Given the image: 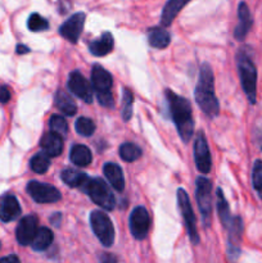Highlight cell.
Listing matches in <instances>:
<instances>
[{"label": "cell", "mask_w": 262, "mask_h": 263, "mask_svg": "<svg viewBox=\"0 0 262 263\" xmlns=\"http://www.w3.org/2000/svg\"><path fill=\"white\" fill-rule=\"evenodd\" d=\"M195 102L198 107L208 116L216 117L220 110V104L215 95V77L210 64L203 63L200 66L199 79L195 86Z\"/></svg>", "instance_id": "cell-1"}, {"label": "cell", "mask_w": 262, "mask_h": 263, "mask_svg": "<svg viewBox=\"0 0 262 263\" xmlns=\"http://www.w3.org/2000/svg\"><path fill=\"white\" fill-rule=\"evenodd\" d=\"M166 98L170 107V113H171L175 126L179 131L180 138L185 143H189L193 133H194V121L192 117V105H190L189 100L175 94L171 90H167Z\"/></svg>", "instance_id": "cell-2"}, {"label": "cell", "mask_w": 262, "mask_h": 263, "mask_svg": "<svg viewBox=\"0 0 262 263\" xmlns=\"http://www.w3.org/2000/svg\"><path fill=\"white\" fill-rule=\"evenodd\" d=\"M236 63H238L241 87H243L249 103L254 104L257 100V69L253 61H252L248 48H241L238 51Z\"/></svg>", "instance_id": "cell-3"}, {"label": "cell", "mask_w": 262, "mask_h": 263, "mask_svg": "<svg viewBox=\"0 0 262 263\" xmlns=\"http://www.w3.org/2000/svg\"><path fill=\"white\" fill-rule=\"evenodd\" d=\"M82 190L87 193L92 202L105 211H112L116 205L115 195L110 192L109 186L100 179H90L82 186Z\"/></svg>", "instance_id": "cell-4"}, {"label": "cell", "mask_w": 262, "mask_h": 263, "mask_svg": "<svg viewBox=\"0 0 262 263\" xmlns=\"http://www.w3.org/2000/svg\"><path fill=\"white\" fill-rule=\"evenodd\" d=\"M90 225L98 240L104 247H110L115 241V228L112 221L102 211H94L90 215Z\"/></svg>", "instance_id": "cell-5"}, {"label": "cell", "mask_w": 262, "mask_h": 263, "mask_svg": "<svg viewBox=\"0 0 262 263\" xmlns=\"http://www.w3.org/2000/svg\"><path fill=\"white\" fill-rule=\"evenodd\" d=\"M197 202L205 226H210L212 215V184L203 176L197 179Z\"/></svg>", "instance_id": "cell-6"}, {"label": "cell", "mask_w": 262, "mask_h": 263, "mask_svg": "<svg viewBox=\"0 0 262 263\" xmlns=\"http://www.w3.org/2000/svg\"><path fill=\"white\" fill-rule=\"evenodd\" d=\"M177 203H179L180 212H181L182 218H184L185 226L189 233L190 241L193 244L199 243V235H198L197 225H195V216L193 212L192 204H190V199L188 197L186 192L184 189L177 190Z\"/></svg>", "instance_id": "cell-7"}, {"label": "cell", "mask_w": 262, "mask_h": 263, "mask_svg": "<svg viewBox=\"0 0 262 263\" xmlns=\"http://www.w3.org/2000/svg\"><path fill=\"white\" fill-rule=\"evenodd\" d=\"M27 192L36 203H55L62 198L57 187L45 182L30 181L27 184Z\"/></svg>", "instance_id": "cell-8"}, {"label": "cell", "mask_w": 262, "mask_h": 263, "mask_svg": "<svg viewBox=\"0 0 262 263\" xmlns=\"http://www.w3.org/2000/svg\"><path fill=\"white\" fill-rule=\"evenodd\" d=\"M151 229V217L144 207H136L130 216V231L134 238L141 240L145 238Z\"/></svg>", "instance_id": "cell-9"}, {"label": "cell", "mask_w": 262, "mask_h": 263, "mask_svg": "<svg viewBox=\"0 0 262 263\" xmlns=\"http://www.w3.org/2000/svg\"><path fill=\"white\" fill-rule=\"evenodd\" d=\"M194 158L197 168L200 174H208L212 166V159H211L210 148H208L207 140L203 133H199L195 138L194 143Z\"/></svg>", "instance_id": "cell-10"}, {"label": "cell", "mask_w": 262, "mask_h": 263, "mask_svg": "<svg viewBox=\"0 0 262 263\" xmlns=\"http://www.w3.org/2000/svg\"><path fill=\"white\" fill-rule=\"evenodd\" d=\"M85 18H86V15L82 12L74 13L73 15H71V17L59 27V33H61V36H63V37L66 39V40H68L69 43L76 44L80 35H81L82 30H84Z\"/></svg>", "instance_id": "cell-11"}, {"label": "cell", "mask_w": 262, "mask_h": 263, "mask_svg": "<svg viewBox=\"0 0 262 263\" xmlns=\"http://www.w3.org/2000/svg\"><path fill=\"white\" fill-rule=\"evenodd\" d=\"M39 230V218L35 215H30L23 217L20 221L15 230V238L21 246L26 247L32 243L36 233Z\"/></svg>", "instance_id": "cell-12"}, {"label": "cell", "mask_w": 262, "mask_h": 263, "mask_svg": "<svg viewBox=\"0 0 262 263\" xmlns=\"http://www.w3.org/2000/svg\"><path fill=\"white\" fill-rule=\"evenodd\" d=\"M68 89L72 94L81 98L84 102H92V89L89 81L80 73L79 71H73L69 73L68 77Z\"/></svg>", "instance_id": "cell-13"}, {"label": "cell", "mask_w": 262, "mask_h": 263, "mask_svg": "<svg viewBox=\"0 0 262 263\" xmlns=\"http://www.w3.org/2000/svg\"><path fill=\"white\" fill-rule=\"evenodd\" d=\"M238 17L239 23L234 30V37L238 41H243L248 35L249 30L253 25V18H252L251 12H249L248 5L244 2H241L238 7Z\"/></svg>", "instance_id": "cell-14"}, {"label": "cell", "mask_w": 262, "mask_h": 263, "mask_svg": "<svg viewBox=\"0 0 262 263\" xmlns=\"http://www.w3.org/2000/svg\"><path fill=\"white\" fill-rule=\"evenodd\" d=\"M21 215V205L17 198L12 194H5L0 198V221L10 222Z\"/></svg>", "instance_id": "cell-15"}, {"label": "cell", "mask_w": 262, "mask_h": 263, "mask_svg": "<svg viewBox=\"0 0 262 263\" xmlns=\"http://www.w3.org/2000/svg\"><path fill=\"white\" fill-rule=\"evenodd\" d=\"M112 76L102 66L95 64L91 71V85L97 94L109 92L112 87Z\"/></svg>", "instance_id": "cell-16"}, {"label": "cell", "mask_w": 262, "mask_h": 263, "mask_svg": "<svg viewBox=\"0 0 262 263\" xmlns=\"http://www.w3.org/2000/svg\"><path fill=\"white\" fill-rule=\"evenodd\" d=\"M40 146L48 157H58L63 151V138L49 131L41 138Z\"/></svg>", "instance_id": "cell-17"}, {"label": "cell", "mask_w": 262, "mask_h": 263, "mask_svg": "<svg viewBox=\"0 0 262 263\" xmlns=\"http://www.w3.org/2000/svg\"><path fill=\"white\" fill-rule=\"evenodd\" d=\"M115 40L110 32H104L100 37L95 39L89 45V50L95 57H104L113 50Z\"/></svg>", "instance_id": "cell-18"}, {"label": "cell", "mask_w": 262, "mask_h": 263, "mask_svg": "<svg viewBox=\"0 0 262 263\" xmlns=\"http://www.w3.org/2000/svg\"><path fill=\"white\" fill-rule=\"evenodd\" d=\"M190 0H169L164 5L163 10H162L161 15V25L167 27L174 22L176 15L179 14L180 10L189 3Z\"/></svg>", "instance_id": "cell-19"}, {"label": "cell", "mask_w": 262, "mask_h": 263, "mask_svg": "<svg viewBox=\"0 0 262 263\" xmlns=\"http://www.w3.org/2000/svg\"><path fill=\"white\" fill-rule=\"evenodd\" d=\"M103 171H104V175L108 181H109V184L117 192H122L125 189V179H123L122 170H121V167L118 164L108 162L103 167Z\"/></svg>", "instance_id": "cell-20"}, {"label": "cell", "mask_w": 262, "mask_h": 263, "mask_svg": "<svg viewBox=\"0 0 262 263\" xmlns=\"http://www.w3.org/2000/svg\"><path fill=\"white\" fill-rule=\"evenodd\" d=\"M171 36L163 27H153L148 31V43L152 48L164 49L170 45Z\"/></svg>", "instance_id": "cell-21"}, {"label": "cell", "mask_w": 262, "mask_h": 263, "mask_svg": "<svg viewBox=\"0 0 262 263\" xmlns=\"http://www.w3.org/2000/svg\"><path fill=\"white\" fill-rule=\"evenodd\" d=\"M69 158L73 164L79 167H86L91 163L92 156L91 152L85 145H73L69 153Z\"/></svg>", "instance_id": "cell-22"}, {"label": "cell", "mask_w": 262, "mask_h": 263, "mask_svg": "<svg viewBox=\"0 0 262 263\" xmlns=\"http://www.w3.org/2000/svg\"><path fill=\"white\" fill-rule=\"evenodd\" d=\"M62 180L66 185H68L69 187H81L86 184V181L89 180V176L84 172L79 171V170H72L67 168L64 170L61 174Z\"/></svg>", "instance_id": "cell-23"}, {"label": "cell", "mask_w": 262, "mask_h": 263, "mask_svg": "<svg viewBox=\"0 0 262 263\" xmlns=\"http://www.w3.org/2000/svg\"><path fill=\"white\" fill-rule=\"evenodd\" d=\"M53 239L54 236L51 230H49L48 228H40L38 230V233H36L32 243H31V247H32L33 251L43 252L51 246Z\"/></svg>", "instance_id": "cell-24"}, {"label": "cell", "mask_w": 262, "mask_h": 263, "mask_svg": "<svg viewBox=\"0 0 262 263\" xmlns=\"http://www.w3.org/2000/svg\"><path fill=\"white\" fill-rule=\"evenodd\" d=\"M55 105L66 116H73L77 110L76 103L63 90H58L55 94Z\"/></svg>", "instance_id": "cell-25"}, {"label": "cell", "mask_w": 262, "mask_h": 263, "mask_svg": "<svg viewBox=\"0 0 262 263\" xmlns=\"http://www.w3.org/2000/svg\"><path fill=\"white\" fill-rule=\"evenodd\" d=\"M217 212L223 228L229 229V226H230L231 222H233L234 217H231L228 200H226L225 195H223L222 190L221 189H217Z\"/></svg>", "instance_id": "cell-26"}, {"label": "cell", "mask_w": 262, "mask_h": 263, "mask_svg": "<svg viewBox=\"0 0 262 263\" xmlns=\"http://www.w3.org/2000/svg\"><path fill=\"white\" fill-rule=\"evenodd\" d=\"M229 241H230V247L234 251H238V244L241 239V234H243V221L240 217H234L233 222L229 226Z\"/></svg>", "instance_id": "cell-27"}, {"label": "cell", "mask_w": 262, "mask_h": 263, "mask_svg": "<svg viewBox=\"0 0 262 263\" xmlns=\"http://www.w3.org/2000/svg\"><path fill=\"white\" fill-rule=\"evenodd\" d=\"M30 166L31 170H32L33 172H36V174H45L49 170V167H50V157L46 156L44 152L35 154V156L31 158Z\"/></svg>", "instance_id": "cell-28"}, {"label": "cell", "mask_w": 262, "mask_h": 263, "mask_svg": "<svg viewBox=\"0 0 262 263\" xmlns=\"http://www.w3.org/2000/svg\"><path fill=\"white\" fill-rule=\"evenodd\" d=\"M141 149L133 143H125L120 146V157L126 162H134L140 158Z\"/></svg>", "instance_id": "cell-29"}, {"label": "cell", "mask_w": 262, "mask_h": 263, "mask_svg": "<svg viewBox=\"0 0 262 263\" xmlns=\"http://www.w3.org/2000/svg\"><path fill=\"white\" fill-rule=\"evenodd\" d=\"M133 104H134V94L131 90H128L127 87L123 89V95H122V118L123 121L127 122L128 120L133 116Z\"/></svg>", "instance_id": "cell-30"}, {"label": "cell", "mask_w": 262, "mask_h": 263, "mask_svg": "<svg viewBox=\"0 0 262 263\" xmlns=\"http://www.w3.org/2000/svg\"><path fill=\"white\" fill-rule=\"evenodd\" d=\"M27 27L32 32H40L49 28V22L44 17H41L39 13H32L27 21Z\"/></svg>", "instance_id": "cell-31"}, {"label": "cell", "mask_w": 262, "mask_h": 263, "mask_svg": "<svg viewBox=\"0 0 262 263\" xmlns=\"http://www.w3.org/2000/svg\"><path fill=\"white\" fill-rule=\"evenodd\" d=\"M49 126H50L51 133L57 134V135L62 136V138H64L67 135L68 126H67L66 120L63 117H61V116H51L50 120H49Z\"/></svg>", "instance_id": "cell-32"}, {"label": "cell", "mask_w": 262, "mask_h": 263, "mask_svg": "<svg viewBox=\"0 0 262 263\" xmlns=\"http://www.w3.org/2000/svg\"><path fill=\"white\" fill-rule=\"evenodd\" d=\"M77 134L82 136H91L95 131V123L87 117H80L74 123Z\"/></svg>", "instance_id": "cell-33"}, {"label": "cell", "mask_w": 262, "mask_h": 263, "mask_svg": "<svg viewBox=\"0 0 262 263\" xmlns=\"http://www.w3.org/2000/svg\"><path fill=\"white\" fill-rule=\"evenodd\" d=\"M252 184H253L254 190L262 198V161H259V159L254 162L253 174H252Z\"/></svg>", "instance_id": "cell-34"}, {"label": "cell", "mask_w": 262, "mask_h": 263, "mask_svg": "<svg viewBox=\"0 0 262 263\" xmlns=\"http://www.w3.org/2000/svg\"><path fill=\"white\" fill-rule=\"evenodd\" d=\"M97 98H98V102H99V104L103 105V107L110 108V107H113V105H115V102H113L112 91L103 92V94H97Z\"/></svg>", "instance_id": "cell-35"}, {"label": "cell", "mask_w": 262, "mask_h": 263, "mask_svg": "<svg viewBox=\"0 0 262 263\" xmlns=\"http://www.w3.org/2000/svg\"><path fill=\"white\" fill-rule=\"evenodd\" d=\"M10 97H12V94H10L9 87L2 85L0 86V103H8L10 100Z\"/></svg>", "instance_id": "cell-36"}, {"label": "cell", "mask_w": 262, "mask_h": 263, "mask_svg": "<svg viewBox=\"0 0 262 263\" xmlns=\"http://www.w3.org/2000/svg\"><path fill=\"white\" fill-rule=\"evenodd\" d=\"M100 263H118V259L110 253H103L100 256Z\"/></svg>", "instance_id": "cell-37"}, {"label": "cell", "mask_w": 262, "mask_h": 263, "mask_svg": "<svg viewBox=\"0 0 262 263\" xmlns=\"http://www.w3.org/2000/svg\"><path fill=\"white\" fill-rule=\"evenodd\" d=\"M0 263H21V262H20V258H18L17 256L12 254V256L4 257V258H0Z\"/></svg>", "instance_id": "cell-38"}, {"label": "cell", "mask_w": 262, "mask_h": 263, "mask_svg": "<svg viewBox=\"0 0 262 263\" xmlns=\"http://www.w3.org/2000/svg\"><path fill=\"white\" fill-rule=\"evenodd\" d=\"M61 218H62L61 213H54L53 217L50 218V222L53 223L54 226H59V223H61Z\"/></svg>", "instance_id": "cell-39"}, {"label": "cell", "mask_w": 262, "mask_h": 263, "mask_svg": "<svg viewBox=\"0 0 262 263\" xmlns=\"http://www.w3.org/2000/svg\"><path fill=\"white\" fill-rule=\"evenodd\" d=\"M15 51H17V54H26L30 51V48H27V46L20 44V45H17V48H15Z\"/></svg>", "instance_id": "cell-40"}]
</instances>
